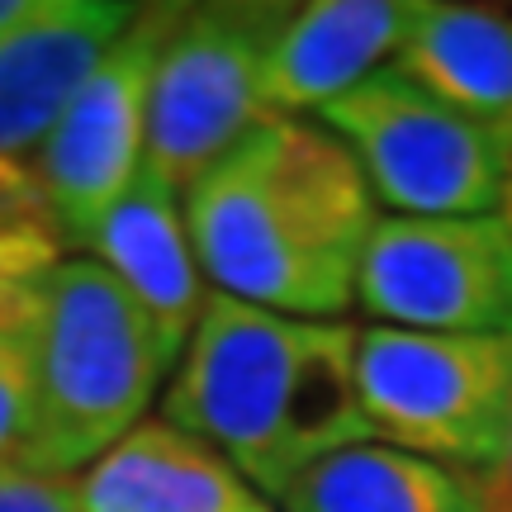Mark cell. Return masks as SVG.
<instances>
[{
	"label": "cell",
	"instance_id": "ba28073f",
	"mask_svg": "<svg viewBox=\"0 0 512 512\" xmlns=\"http://www.w3.org/2000/svg\"><path fill=\"white\" fill-rule=\"evenodd\" d=\"M356 304L380 328L512 337V219H375Z\"/></svg>",
	"mask_w": 512,
	"mask_h": 512
},
{
	"label": "cell",
	"instance_id": "5b68a950",
	"mask_svg": "<svg viewBox=\"0 0 512 512\" xmlns=\"http://www.w3.org/2000/svg\"><path fill=\"white\" fill-rule=\"evenodd\" d=\"M356 389L375 437L498 479L512 456V337L361 328Z\"/></svg>",
	"mask_w": 512,
	"mask_h": 512
},
{
	"label": "cell",
	"instance_id": "d6986e66",
	"mask_svg": "<svg viewBox=\"0 0 512 512\" xmlns=\"http://www.w3.org/2000/svg\"><path fill=\"white\" fill-rule=\"evenodd\" d=\"M489 489H494V512H512V456L503 465V475L489 479Z\"/></svg>",
	"mask_w": 512,
	"mask_h": 512
},
{
	"label": "cell",
	"instance_id": "4fadbf2b",
	"mask_svg": "<svg viewBox=\"0 0 512 512\" xmlns=\"http://www.w3.org/2000/svg\"><path fill=\"white\" fill-rule=\"evenodd\" d=\"M285 512H494L484 475L399 451L389 441H356L323 456L275 498Z\"/></svg>",
	"mask_w": 512,
	"mask_h": 512
},
{
	"label": "cell",
	"instance_id": "7a4b0ae2",
	"mask_svg": "<svg viewBox=\"0 0 512 512\" xmlns=\"http://www.w3.org/2000/svg\"><path fill=\"white\" fill-rule=\"evenodd\" d=\"M351 323H313L209 294L176 361L162 418L209 441L275 503L323 456L380 441L356 389Z\"/></svg>",
	"mask_w": 512,
	"mask_h": 512
},
{
	"label": "cell",
	"instance_id": "6da1fadb",
	"mask_svg": "<svg viewBox=\"0 0 512 512\" xmlns=\"http://www.w3.org/2000/svg\"><path fill=\"white\" fill-rule=\"evenodd\" d=\"M209 290L285 318L342 323L375 228L351 152L313 119L271 114L181 190Z\"/></svg>",
	"mask_w": 512,
	"mask_h": 512
},
{
	"label": "cell",
	"instance_id": "3957f363",
	"mask_svg": "<svg viewBox=\"0 0 512 512\" xmlns=\"http://www.w3.org/2000/svg\"><path fill=\"white\" fill-rule=\"evenodd\" d=\"M171 366L133 294L91 256H62L29 309V470H91L143 422Z\"/></svg>",
	"mask_w": 512,
	"mask_h": 512
},
{
	"label": "cell",
	"instance_id": "9c48e42d",
	"mask_svg": "<svg viewBox=\"0 0 512 512\" xmlns=\"http://www.w3.org/2000/svg\"><path fill=\"white\" fill-rule=\"evenodd\" d=\"M133 15L138 5L124 0H43L29 24L0 38V166L43 147Z\"/></svg>",
	"mask_w": 512,
	"mask_h": 512
},
{
	"label": "cell",
	"instance_id": "7c38bea8",
	"mask_svg": "<svg viewBox=\"0 0 512 512\" xmlns=\"http://www.w3.org/2000/svg\"><path fill=\"white\" fill-rule=\"evenodd\" d=\"M81 512H275L209 446L166 418H143L76 475Z\"/></svg>",
	"mask_w": 512,
	"mask_h": 512
},
{
	"label": "cell",
	"instance_id": "8992f818",
	"mask_svg": "<svg viewBox=\"0 0 512 512\" xmlns=\"http://www.w3.org/2000/svg\"><path fill=\"white\" fill-rule=\"evenodd\" d=\"M294 5L219 0L181 5L147 100L143 171L185 190L200 171L238 147L266 114L261 72Z\"/></svg>",
	"mask_w": 512,
	"mask_h": 512
},
{
	"label": "cell",
	"instance_id": "2e32d148",
	"mask_svg": "<svg viewBox=\"0 0 512 512\" xmlns=\"http://www.w3.org/2000/svg\"><path fill=\"white\" fill-rule=\"evenodd\" d=\"M0 470H29V318L0 337Z\"/></svg>",
	"mask_w": 512,
	"mask_h": 512
},
{
	"label": "cell",
	"instance_id": "8fae6325",
	"mask_svg": "<svg viewBox=\"0 0 512 512\" xmlns=\"http://www.w3.org/2000/svg\"><path fill=\"white\" fill-rule=\"evenodd\" d=\"M418 19L413 0H313L294 5L266 53L261 100L266 114L304 119L347 95L399 53Z\"/></svg>",
	"mask_w": 512,
	"mask_h": 512
},
{
	"label": "cell",
	"instance_id": "5bb4252c",
	"mask_svg": "<svg viewBox=\"0 0 512 512\" xmlns=\"http://www.w3.org/2000/svg\"><path fill=\"white\" fill-rule=\"evenodd\" d=\"M399 72L512 143V15L489 5H418Z\"/></svg>",
	"mask_w": 512,
	"mask_h": 512
},
{
	"label": "cell",
	"instance_id": "ac0fdd59",
	"mask_svg": "<svg viewBox=\"0 0 512 512\" xmlns=\"http://www.w3.org/2000/svg\"><path fill=\"white\" fill-rule=\"evenodd\" d=\"M38 5L43 0H0V38L10 34V29H19V24H29L38 15Z\"/></svg>",
	"mask_w": 512,
	"mask_h": 512
},
{
	"label": "cell",
	"instance_id": "52a82bcc",
	"mask_svg": "<svg viewBox=\"0 0 512 512\" xmlns=\"http://www.w3.org/2000/svg\"><path fill=\"white\" fill-rule=\"evenodd\" d=\"M176 19L181 5H138L133 24L81 81L72 105L34 152L29 171L62 233V247H91L100 219L138 176L152 76Z\"/></svg>",
	"mask_w": 512,
	"mask_h": 512
},
{
	"label": "cell",
	"instance_id": "277c9868",
	"mask_svg": "<svg viewBox=\"0 0 512 512\" xmlns=\"http://www.w3.org/2000/svg\"><path fill=\"white\" fill-rule=\"evenodd\" d=\"M351 152L370 200L399 219L508 214L512 143L451 110L399 67H380L313 114Z\"/></svg>",
	"mask_w": 512,
	"mask_h": 512
},
{
	"label": "cell",
	"instance_id": "e0dca14e",
	"mask_svg": "<svg viewBox=\"0 0 512 512\" xmlns=\"http://www.w3.org/2000/svg\"><path fill=\"white\" fill-rule=\"evenodd\" d=\"M0 512H81V489L67 475L0 470Z\"/></svg>",
	"mask_w": 512,
	"mask_h": 512
},
{
	"label": "cell",
	"instance_id": "9a60e30c",
	"mask_svg": "<svg viewBox=\"0 0 512 512\" xmlns=\"http://www.w3.org/2000/svg\"><path fill=\"white\" fill-rule=\"evenodd\" d=\"M57 261L62 233L38 195L34 171L0 166V337L29 318L38 285Z\"/></svg>",
	"mask_w": 512,
	"mask_h": 512
},
{
	"label": "cell",
	"instance_id": "30bf717a",
	"mask_svg": "<svg viewBox=\"0 0 512 512\" xmlns=\"http://www.w3.org/2000/svg\"><path fill=\"white\" fill-rule=\"evenodd\" d=\"M91 252V261H100L147 313L166 356L181 361L185 342L214 294L195 261V247H190L181 190L162 185L152 171L138 166L133 185L95 228Z\"/></svg>",
	"mask_w": 512,
	"mask_h": 512
},
{
	"label": "cell",
	"instance_id": "ffe728a7",
	"mask_svg": "<svg viewBox=\"0 0 512 512\" xmlns=\"http://www.w3.org/2000/svg\"><path fill=\"white\" fill-rule=\"evenodd\" d=\"M508 219H512V200H508Z\"/></svg>",
	"mask_w": 512,
	"mask_h": 512
}]
</instances>
